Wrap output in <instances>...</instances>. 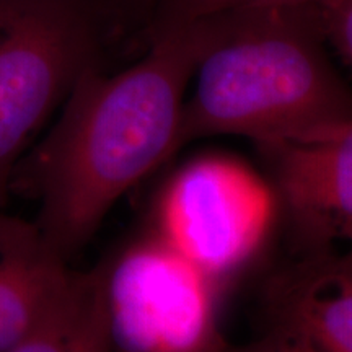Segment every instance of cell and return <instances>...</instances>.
<instances>
[{
    "instance_id": "5b68a950",
    "label": "cell",
    "mask_w": 352,
    "mask_h": 352,
    "mask_svg": "<svg viewBox=\"0 0 352 352\" xmlns=\"http://www.w3.org/2000/svg\"><path fill=\"white\" fill-rule=\"evenodd\" d=\"M103 263L113 352L230 351L220 329V284L155 233Z\"/></svg>"
},
{
    "instance_id": "9c48e42d",
    "label": "cell",
    "mask_w": 352,
    "mask_h": 352,
    "mask_svg": "<svg viewBox=\"0 0 352 352\" xmlns=\"http://www.w3.org/2000/svg\"><path fill=\"white\" fill-rule=\"evenodd\" d=\"M6 352H113L104 305V263L90 271H70L41 320Z\"/></svg>"
},
{
    "instance_id": "52a82bcc",
    "label": "cell",
    "mask_w": 352,
    "mask_h": 352,
    "mask_svg": "<svg viewBox=\"0 0 352 352\" xmlns=\"http://www.w3.org/2000/svg\"><path fill=\"white\" fill-rule=\"evenodd\" d=\"M274 329L314 352H352V254L315 250L272 290Z\"/></svg>"
},
{
    "instance_id": "277c9868",
    "label": "cell",
    "mask_w": 352,
    "mask_h": 352,
    "mask_svg": "<svg viewBox=\"0 0 352 352\" xmlns=\"http://www.w3.org/2000/svg\"><path fill=\"white\" fill-rule=\"evenodd\" d=\"M279 196L253 166L204 153L175 171L155 206L153 233L222 284L261 252Z\"/></svg>"
},
{
    "instance_id": "8992f818",
    "label": "cell",
    "mask_w": 352,
    "mask_h": 352,
    "mask_svg": "<svg viewBox=\"0 0 352 352\" xmlns=\"http://www.w3.org/2000/svg\"><path fill=\"white\" fill-rule=\"evenodd\" d=\"M276 191L315 250L352 236V121L311 138L261 147Z\"/></svg>"
},
{
    "instance_id": "3957f363",
    "label": "cell",
    "mask_w": 352,
    "mask_h": 352,
    "mask_svg": "<svg viewBox=\"0 0 352 352\" xmlns=\"http://www.w3.org/2000/svg\"><path fill=\"white\" fill-rule=\"evenodd\" d=\"M95 50L87 0H0V209L26 147Z\"/></svg>"
},
{
    "instance_id": "ba28073f",
    "label": "cell",
    "mask_w": 352,
    "mask_h": 352,
    "mask_svg": "<svg viewBox=\"0 0 352 352\" xmlns=\"http://www.w3.org/2000/svg\"><path fill=\"white\" fill-rule=\"evenodd\" d=\"M70 271L36 223L0 209V352L32 331Z\"/></svg>"
},
{
    "instance_id": "6da1fadb",
    "label": "cell",
    "mask_w": 352,
    "mask_h": 352,
    "mask_svg": "<svg viewBox=\"0 0 352 352\" xmlns=\"http://www.w3.org/2000/svg\"><path fill=\"white\" fill-rule=\"evenodd\" d=\"M215 32L217 16L152 28L142 59L111 76L90 65L69 91L32 160L34 223L65 261L127 191L182 148L186 88Z\"/></svg>"
},
{
    "instance_id": "8fae6325",
    "label": "cell",
    "mask_w": 352,
    "mask_h": 352,
    "mask_svg": "<svg viewBox=\"0 0 352 352\" xmlns=\"http://www.w3.org/2000/svg\"><path fill=\"white\" fill-rule=\"evenodd\" d=\"M316 12L324 38L352 69V0H321Z\"/></svg>"
},
{
    "instance_id": "7a4b0ae2",
    "label": "cell",
    "mask_w": 352,
    "mask_h": 352,
    "mask_svg": "<svg viewBox=\"0 0 352 352\" xmlns=\"http://www.w3.org/2000/svg\"><path fill=\"white\" fill-rule=\"evenodd\" d=\"M324 41L316 7L217 15L184 101L179 147L214 135L266 147L352 121V90Z\"/></svg>"
},
{
    "instance_id": "4fadbf2b",
    "label": "cell",
    "mask_w": 352,
    "mask_h": 352,
    "mask_svg": "<svg viewBox=\"0 0 352 352\" xmlns=\"http://www.w3.org/2000/svg\"><path fill=\"white\" fill-rule=\"evenodd\" d=\"M349 245H351V248H349V253L352 254V236H351V240H349Z\"/></svg>"
},
{
    "instance_id": "30bf717a",
    "label": "cell",
    "mask_w": 352,
    "mask_h": 352,
    "mask_svg": "<svg viewBox=\"0 0 352 352\" xmlns=\"http://www.w3.org/2000/svg\"><path fill=\"white\" fill-rule=\"evenodd\" d=\"M321 0H158L153 28L191 23L233 12L316 7Z\"/></svg>"
},
{
    "instance_id": "7c38bea8",
    "label": "cell",
    "mask_w": 352,
    "mask_h": 352,
    "mask_svg": "<svg viewBox=\"0 0 352 352\" xmlns=\"http://www.w3.org/2000/svg\"><path fill=\"white\" fill-rule=\"evenodd\" d=\"M228 352H314L310 351L305 344L287 336V334L272 329V331L264 336L263 340L252 344H246L241 347H230Z\"/></svg>"
}]
</instances>
